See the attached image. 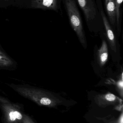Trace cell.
<instances>
[{
    "instance_id": "cell-11",
    "label": "cell",
    "mask_w": 123,
    "mask_h": 123,
    "mask_svg": "<svg viewBox=\"0 0 123 123\" xmlns=\"http://www.w3.org/2000/svg\"><path fill=\"white\" fill-rule=\"evenodd\" d=\"M108 84H113L115 85L116 89L118 92L120 94L121 97L123 98V76L121 77L120 79L117 81H114L112 79L108 80L107 81Z\"/></svg>"
},
{
    "instance_id": "cell-8",
    "label": "cell",
    "mask_w": 123,
    "mask_h": 123,
    "mask_svg": "<svg viewBox=\"0 0 123 123\" xmlns=\"http://www.w3.org/2000/svg\"><path fill=\"white\" fill-rule=\"evenodd\" d=\"M108 50L107 42L103 40L100 48L97 51V60L100 66H103L108 60Z\"/></svg>"
},
{
    "instance_id": "cell-9",
    "label": "cell",
    "mask_w": 123,
    "mask_h": 123,
    "mask_svg": "<svg viewBox=\"0 0 123 123\" xmlns=\"http://www.w3.org/2000/svg\"><path fill=\"white\" fill-rule=\"evenodd\" d=\"M106 11L110 23L115 24L116 19V8L115 0H105Z\"/></svg>"
},
{
    "instance_id": "cell-5",
    "label": "cell",
    "mask_w": 123,
    "mask_h": 123,
    "mask_svg": "<svg viewBox=\"0 0 123 123\" xmlns=\"http://www.w3.org/2000/svg\"><path fill=\"white\" fill-rule=\"evenodd\" d=\"M58 0H32V6L35 8L50 9L57 11Z\"/></svg>"
},
{
    "instance_id": "cell-10",
    "label": "cell",
    "mask_w": 123,
    "mask_h": 123,
    "mask_svg": "<svg viewBox=\"0 0 123 123\" xmlns=\"http://www.w3.org/2000/svg\"><path fill=\"white\" fill-rule=\"evenodd\" d=\"M13 64L12 60L0 47V66L2 68L9 67Z\"/></svg>"
},
{
    "instance_id": "cell-12",
    "label": "cell",
    "mask_w": 123,
    "mask_h": 123,
    "mask_svg": "<svg viewBox=\"0 0 123 123\" xmlns=\"http://www.w3.org/2000/svg\"><path fill=\"white\" fill-rule=\"evenodd\" d=\"M123 0H115V2L116 8V19L118 27L120 18V8L121 3L123 2Z\"/></svg>"
},
{
    "instance_id": "cell-7",
    "label": "cell",
    "mask_w": 123,
    "mask_h": 123,
    "mask_svg": "<svg viewBox=\"0 0 123 123\" xmlns=\"http://www.w3.org/2000/svg\"><path fill=\"white\" fill-rule=\"evenodd\" d=\"M4 109L5 110L6 118L11 122H15V121H22V123H25L24 121L26 122L24 119L26 120V116H24V115L22 114L21 112L18 111L16 109H8V108Z\"/></svg>"
},
{
    "instance_id": "cell-2",
    "label": "cell",
    "mask_w": 123,
    "mask_h": 123,
    "mask_svg": "<svg viewBox=\"0 0 123 123\" xmlns=\"http://www.w3.org/2000/svg\"><path fill=\"white\" fill-rule=\"evenodd\" d=\"M66 7L71 25L83 47H87V41L80 13L74 0H65Z\"/></svg>"
},
{
    "instance_id": "cell-1",
    "label": "cell",
    "mask_w": 123,
    "mask_h": 123,
    "mask_svg": "<svg viewBox=\"0 0 123 123\" xmlns=\"http://www.w3.org/2000/svg\"><path fill=\"white\" fill-rule=\"evenodd\" d=\"M13 88L24 97L41 105L54 107L62 102L60 98L51 92L26 86H15Z\"/></svg>"
},
{
    "instance_id": "cell-3",
    "label": "cell",
    "mask_w": 123,
    "mask_h": 123,
    "mask_svg": "<svg viewBox=\"0 0 123 123\" xmlns=\"http://www.w3.org/2000/svg\"><path fill=\"white\" fill-rule=\"evenodd\" d=\"M101 14L103 20V23L105 27L107 33V37L110 43V46L111 49L116 53L117 52L116 39L112 29L110 25L107 17L105 16L103 10L101 9Z\"/></svg>"
},
{
    "instance_id": "cell-14",
    "label": "cell",
    "mask_w": 123,
    "mask_h": 123,
    "mask_svg": "<svg viewBox=\"0 0 123 123\" xmlns=\"http://www.w3.org/2000/svg\"><path fill=\"white\" fill-rule=\"evenodd\" d=\"M0 67H1V68H2V67H1L0 66Z\"/></svg>"
},
{
    "instance_id": "cell-13",
    "label": "cell",
    "mask_w": 123,
    "mask_h": 123,
    "mask_svg": "<svg viewBox=\"0 0 123 123\" xmlns=\"http://www.w3.org/2000/svg\"><path fill=\"white\" fill-rule=\"evenodd\" d=\"M116 123H123V112L122 111L121 115L119 118L118 120L116 122Z\"/></svg>"
},
{
    "instance_id": "cell-4",
    "label": "cell",
    "mask_w": 123,
    "mask_h": 123,
    "mask_svg": "<svg viewBox=\"0 0 123 123\" xmlns=\"http://www.w3.org/2000/svg\"><path fill=\"white\" fill-rule=\"evenodd\" d=\"M84 12L87 21L92 20L96 15V10L91 0H77Z\"/></svg>"
},
{
    "instance_id": "cell-6",
    "label": "cell",
    "mask_w": 123,
    "mask_h": 123,
    "mask_svg": "<svg viewBox=\"0 0 123 123\" xmlns=\"http://www.w3.org/2000/svg\"><path fill=\"white\" fill-rule=\"evenodd\" d=\"M96 100L100 105H113L118 103H123V100L112 93L108 92L107 94L97 95Z\"/></svg>"
}]
</instances>
